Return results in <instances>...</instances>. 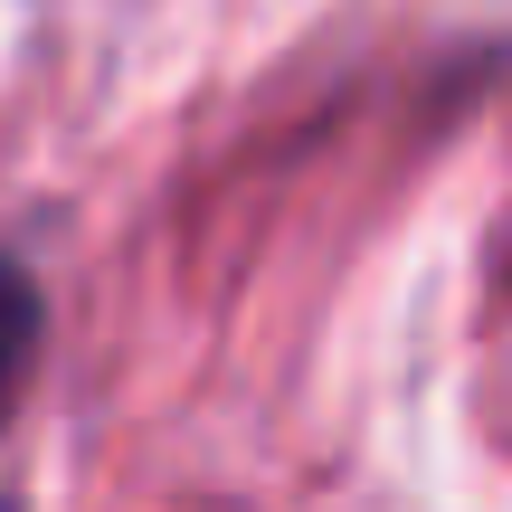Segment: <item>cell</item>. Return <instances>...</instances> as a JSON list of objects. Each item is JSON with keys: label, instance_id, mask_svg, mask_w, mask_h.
I'll use <instances>...</instances> for the list:
<instances>
[{"label": "cell", "instance_id": "cell-1", "mask_svg": "<svg viewBox=\"0 0 512 512\" xmlns=\"http://www.w3.org/2000/svg\"><path fill=\"white\" fill-rule=\"evenodd\" d=\"M29 342H38V294H29V275H19V266H0V399H10Z\"/></svg>", "mask_w": 512, "mask_h": 512}]
</instances>
